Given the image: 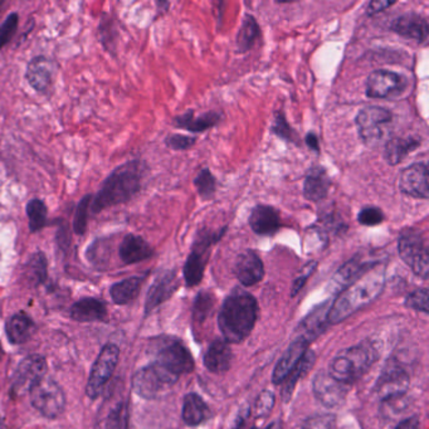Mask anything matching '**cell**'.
I'll use <instances>...</instances> for the list:
<instances>
[{"mask_svg":"<svg viewBox=\"0 0 429 429\" xmlns=\"http://www.w3.org/2000/svg\"><path fill=\"white\" fill-rule=\"evenodd\" d=\"M145 170V164L140 160H131L112 170L96 195L92 196L90 205L92 214L130 202L141 189Z\"/></svg>","mask_w":429,"mask_h":429,"instance_id":"obj_1","label":"cell"},{"mask_svg":"<svg viewBox=\"0 0 429 429\" xmlns=\"http://www.w3.org/2000/svg\"><path fill=\"white\" fill-rule=\"evenodd\" d=\"M385 286V268L373 267L360 279L351 283L338 295V299L330 306L327 322L338 324L350 318L352 313L371 304L383 292Z\"/></svg>","mask_w":429,"mask_h":429,"instance_id":"obj_2","label":"cell"},{"mask_svg":"<svg viewBox=\"0 0 429 429\" xmlns=\"http://www.w3.org/2000/svg\"><path fill=\"white\" fill-rule=\"evenodd\" d=\"M258 316L257 301L251 293L235 288L224 299L218 315V325L224 341L240 343L254 330Z\"/></svg>","mask_w":429,"mask_h":429,"instance_id":"obj_3","label":"cell"},{"mask_svg":"<svg viewBox=\"0 0 429 429\" xmlns=\"http://www.w3.org/2000/svg\"><path fill=\"white\" fill-rule=\"evenodd\" d=\"M377 357V345L365 340L360 344L340 351L329 365V374L338 382L350 385L370 369Z\"/></svg>","mask_w":429,"mask_h":429,"instance_id":"obj_4","label":"cell"},{"mask_svg":"<svg viewBox=\"0 0 429 429\" xmlns=\"http://www.w3.org/2000/svg\"><path fill=\"white\" fill-rule=\"evenodd\" d=\"M227 227H223L219 231L202 229L196 233L193 249L184 265V280L188 287L199 285L204 276V270L207 265V254L212 246L218 243L221 237L226 234Z\"/></svg>","mask_w":429,"mask_h":429,"instance_id":"obj_5","label":"cell"},{"mask_svg":"<svg viewBox=\"0 0 429 429\" xmlns=\"http://www.w3.org/2000/svg\"><path fill=\"white\" fill-rule=\"evenodd\" d=\"M155 363L176 377L192 373L194 369V360L180 340L164 338L156 341L154 346Z\"/></svg>","mask_w":429,"mask_h":429,"instance_id":"obj_6","label":"cell"},{"mask_svg":"<svg viewBox=\"0 0 429 429\" xmlns=\"http://www.w3.org/2000/svg\"><path fill=\"white\" fill-rule=\"evenodd\" d=\"M398 254L414 274L423 280L428 279V247L421 232L416 229L403 231L398 238Z\"/></svg>","mask_w":429,"mask_h":429,"instance_id":"obj_7","label":"cell"},{"mask_svg":"<svg viewBox=\"0 0 429 429\" xmlns=\"http://www.w3.org/2000/svg\"><path fill=\"white\" fill-rule=\"evenodd\" d=\"M179 377L153 363L137 371L132 377V389L143 399L162 397L178 382Z\"/></svg>","mask_w":429,"mask_h":429,"instance_id":"obj_8","label":"cell"},{"mask_svg":"<svg viewBox=\"0 0 429 429\" xmlns=\"http://www.w3.org/2000/svg\"><path fill=\"white\" fill-rule=\"evenodd\" d=\"M393 123V114L380 106H368L359 111L355 125L360 139L368 146H374L383 140L387 127Z\"/></svg>","mask_w":429,"mask_h":429,"instance_id":"obj_9","label":"cell"},{"mask_svg":"<svg viewBox=\"0 0 429 429\" xmlns=\"http://www.w3.org/2000/svg\"><path fill=\"white\" fill-rule=\"evenodd\" d=\"M31 402L40 414L54 419L58 418L65 407V396L62 388L49 377H43L33 387Z\"/></svg>","mask_w":429,"mask_h":429,"instance_id":"obj_10","label":"cell"},{"mask_svg":"<svg viewBox=\"0 0 429 429\" xmlns=\"http://www.w3.org/2000/svg\"><path fill=\"white\" fill-rule=\"evenodd\" d=\"M118 357L120 349L115 344L106 345L98 354L87 383V396L91 399H96L102 393L104 385L109 383L116 368Z\"/></svg>","mask_w":429,"mask_h":429,"instance_id":"obj_11","label":"cell"},{"mask_svg":"<svg viewBox=\"0 0 429 429\" xmlns=\"http://www.w3.org/2000/svg\"><path fill=\"white\" fill-rule=\"evenodd\" d=\"M47 371L46 359L40 355H29L20 361L12 377V393L24 396L33 387L45 377Z\"/></svg>","mask_w":429,"mask_h":429,"instance_id":"obj_12","label":"cell"},{"mask_svg":"<svg viewBox=\"0 0 429 429\" xmlns=\"http://www.w3.org/2000/svg\"><path fill=\"white\" fill-rule=\"evenodd\" d=\"M410 379L408 371L399 364L387 365L383 373L377 377L374 390L379 398L388 400L391 398L402 397L410 388Z\"/></svg>","mask_w":429,"mask_h":429,"instance_id":"obj_13","label":"cell"},{"mask_svg":"<svg viewBox=\"0 0 429 429\" xmlns=\"http://www.w3.org/2000/svg\"><path fill=\"white\" fill-rule=\"evenodd\" d=\"M407 87V79L397 72L377 70L371 72L365 84V95L369 98H388Z\"/></svg>","mask_w":429,"mask_h":429,"instance_id":"obj_14","label":"cell"},{"mask_svg":"<svg viewBox=\"0 0 429 429\" xmlns=\"http://www.w3.org/2000/svg\"><path fill=\"white\" fill-rule=\"evenodd\" d=\"M428 164L414 163L400 173L398 188L404 195L416 199H428Z\"/></svg>","mask_w":429,"mask_h":429,"instance_id":"obj_15","label":"cell"},{"mask_svg":"<svg viewBox=\"0 0 429 429\" xmlns=\"http://www.w3.org/2000/svg\"><path fill=\"white\" fill-rule=\"evenodd\" d=\"M313 394L320 403L327 408H335L344 403L349 385L341 383L329 374V371H320L313 379Z\"/></svg>","mask_w":429,"mask_h":429,"instance_id":"obj_16","label":"cell"},{"mask_svg":"<svg viewBox=\"0 0 429 429\" xmlns=\"http://www.w3.org/2000/svg\"><path fill=\"white\" fill-rule=\"evenodd\" d=\"M375 266H377V262H373V263L364 262L363 257L360 254H357L350 260H348L344 266L334 274V277L329 283V291L332 295H340L345 288H348L351 283H354L364 273L370 271L371 268Z\"/></svg>","mask_w":429,"mask_h":429,"instance_id":"obj_17","label":"cell"},{"mask_svg":"<svg viewBox=\"0 0 429 429\" xmlns=\"http://www.w3.org/2000/svg\"><path fill=\"white\" fill-rule=\"evenodd\" d=\"M129 410L124 397H110L98 413L93 429H127Z\"/></svg>","mask_w":429,"mask_h":429,"instance_id":"obj_18","label":"cell"},{"mask_svg":"<svg viewBox=\"0 0 429 429\" xmlns=\"http://www.w3.org/2000/svg\"><path fill=\"white\" fill-rule=\"evenodd\" d=\"M26 81L34 91L47 95L52 90L54 67L51 59L45 56H37L26 65Z\"/></svg>","mask_w":429,"mask_h":429,"instance_id":"obj_19","label":"cell"},{"mask_svg":"<svg viewBox=\"0 0 429 429\" xmlns=\"http://www.w3.org/2000/svg\"><path fill=\"white\" fill-rule=\"evenodd\" d=\"M234 272L243 286H254L263 279L265 266L260 256L254 251L248 249L238 256L235 260Z\"/></svg>","mask_w":429,"mask_h":429,"instance_id":"obj_20","label":"cell"},{"mask_svg":"<svg viewBox=\"0 0 429 429\" xmlns=\"http://www.w3.org/2000/svg\"><path fill=\"white\" fill-rule=\"evenodd\" d=\"M390 29L404 38L424 43L428 39V20L421 14L405 13L391 22Z\"/></svg>","mask_w":429,"mask_h":429,"instance_id":"obj_21","label":"cell"},{"mask_svg":"<svg viewBox=\"0 0 429 429\" xmlns=\"http://www.w3.org/2000/svg\"><path fill=\"white\" fill-rule=\"evenodd\" d=\"M179 287V282L176 280V274L174 271H165L159 274L154 281V283L150 287L146 302H145V312L155 310L157 306L164 304L166 299H169Z\"/></svg>","mask_w":429,"mask_h":429,"instance_id":"obj_22","label":"cell"},{"mask_svg":"<svg viewBox=\"0 0 429 429\" xmlns=\"http://www.w3.org/2000/svg\"><path fill=\"white\" fill-rule=\"evenodd\" d=\"M249 226L254 233L258 235H274L281 227L280 213L271 205L258 204L251 212Z\"/></svg>","mask_w":429,"mask_h":429,"instance_id":"obj_23","label":"cell"},{"mask_svg":"<svg viewBox=\"0 0 429 429\" xmlns=\"http://www.w3.org/2000/svg\"><path fill=\"white\" fill-rule=\"evenodd\" d=\"M332 179L325 168L315 165L307 171L304 182V195L310 202H321L327 198Z\"/></svg>","mask_w":429,"mask_h":429,"instance_id":"obj_24","label":"cell"},{"mask_svg":"<svg viewBox=\"0 0 429 429\" xmlns=\"http://www.w3.org/2000/svg\"><path fill=\"white\" fill-rule=\"evenodd\" d=\"M120 258L125 265H134L154 256V248L143 237L136 234H126L118 248Z\"/></svg>","mask_w":429,"mask_h":429,"instance_id":"obj_25","label":"cell"},{"mask_svg":"<svg viewBox=\"0 0 429 429\" xmlns=\"http://www.w3.org/2000/svg\"><path fill=\"white\" fill-rule=\"evenodd\" d=\"M221 115L217 111H209L202 115L195 116L194 111L189 110L174 118L173 124L178 129L187 130L194 134H202L204 131L214 127L215 125L219 124Z\"/></svg>","mask_w":429,"mask_h":429,"instance_id":"obj_26","label":"cell"},{"mask_svg":"<svg viewBox=\"0 0 429 429\" xmlns=\"http://www.w3.org/2000/svg\"><path fill=\"white\" fill-rule=\"evenodd\" d=\"M309 344L310 343L306 341L305 338H297L292 344L288 346V349L285 351V354L282 355V358L280 359V361L277 363L273 370V383L280 384L286 379L287 375L299 363V359L304 357Z\"/></svg>","mask_w":429,"mask_h":429,"instance_id":"obj_27","label":"cell"},{"mask_svg":"<svg viewBox=\"0 0 429 429\" xmlns=\"http://www.w3.org/2000/svg\"><path fill=\"white\" fill-rule=\"evenodd\" d=\"M422 143V139L418 136L391 137L384 148V159L385 162L396 166L402 163L410 153L418 149Z\"/></svg>","mask_w":429,"mask_h":429,"instance_id":"obj_28","label":"cell"},{"mask_svg":"<svg viewBox=\"0 0 429 429\" xmlns=\"http://www.w3.org/2000/svg\"><path fill=\"white\" fill-rule=\"evenodd\" d=\"M233 354L227 341L215 340L209 345L208 350L204 355V365L209 371L221 374L229 369L232 364Z\"/></svg>","mask_w":429,"mask_h":429,"instance_id":"obj_29","label":"cell"},{"mask_svg":"<svg viewBox=\"0 0 429 429\" xmlns=\"http://www.w3.org/2000/svg\"><path fill=\"white\" fill-rule=\"evenodd\" d=\"M36 330L37 327L33 320L23 312L10 316L6 325L8 338L12 344L15 345L26 343L34 335Z\"/></svg>","mask_w":429,"mask_h":429,"instance_id":"obj_30","label":"cell"},{"mask_svg":"<svg viewBox=\"0 0 429 429\" xmlns=\"http://www.w3.org/2000/svg\"><path fill=\"white\" fill-rule=\"evenodd\" d=\"M107 315V310L102 301L92 297L79 299L72 306L71 318L79 322L102 321Z\"/></svg>","mask_w":429,"mask_h":429,"instance_id":"obj_31","label":"cell"},{"mask_svg":"<svg viewBox=\"0 0 429 429\" xmlns=\"http://www.w3.org/2000/svg\"><path fill=\"white\" fill-rule=\"evenodd\" d=\"M210 416L209 407L198 394L190 393L184 399L182 405V419L190 427L199 426L205 422Z\"/></svg>","mask_w":429,"mask_h":429,"instance_id":"obj_32","label":"cell"},{"mask_svg":"<svg viewBox=\"0 0 429 429\" xmlns=\"http://www.w3.org/2000/svg\"><path fill=\"white\" fill-rule=\"evenodd\" d=\"M329 310H330V306L327 307V304H324V305L319 306L318 309H315L299 326V338H305L306 341L310 343L312 338L320 335L321 332L325 329Z\"/></svg>","mask_w":429,"mask_h":429,"instance_id":"obj_33","label":"cell"},{"mask_svg":"<svg viewBox=\"0 0 429 429\" xmlns=\"http://www.w3.org/2000/svg\"><path fill=\"white\" fill-rule=\"evenodd\" d=\"M143 277L135 276L120 281L112 285L110 290L111 299L116 305H127L136 299L143 286Z\"/></svg>","mask_w":429,"mask_h":429,"instance_id":"obj_34","label":"cell"},{"mask_svg":"<svg viewBox=\"0 0 429 429\" xmlns=\"http://www.w3.org/2000/svg\"><path fill=\"white\" fill-rule=\"evenodd\" d=\"M315 360H316L315 352L310 350L306 351L304 357L299 359L297 365L293 368L291 373L287 375L286 379L282 382V383H285L283 384V389H282V397H283L285 402L290 400L296 384H297L301 377L306 375L307 371H310V369L315 364Z\"/></svg>","mask_w":429,"mask_h":429,"instance_id":"obj_35","label":"cell"},{"mask_svg":"<svg viewBox=\"0 0 429 429\" xmlns=\"http://www.w3.org/2000/svg\"><path fill=\"white\" fill-rule=\"evenodd\" d=\"M260 34V26L252 15L247 14L243 20L241 29L237 36V49L240 53H246L254 47L256 39Z\"/></svg>","mask_w":429,"mask_h":429,"instance_id":"obj_36","label":"cell"},{"mask_svg":"<svg viewBox=\"0 0 429 429\" xmlns=\"http://www.w3.org/2000/svg\"><path fill=\"white\" fill-rule=\"evenodd\" d=\"M47 258L43 252L33 254L24 266V276L32 286H38L47 279Z\"/></svg>","mask_w":429,"mask_h":429,"instance_id":"obj_37","label":"cell"},{"mask_svg":"<svg viewBox=\"0 0 429 429\" xmlns=\"http://www.w3.org/2000/svg\"><path fill=\"white\" fill-rule=\"evenodd\" d=\"M26 212L29 221V231L32 233H37L46 227L48 210L46 203L42 199H31L26 204Z\"/></svg>","mask_w":429,"mask_h":429,"instance_id":"obj_38","label":"cell"},{"mask_svg":"<svg viewBox=\"0 0 429 429\" xmlns=\"http://www.w3.org/2000/svg\"><path fill=\"white\" fill-rule=\"evenodd\" d=\"M194 185L198 194L204 201L212 199L217 192V180L208 168L198 173V176H195Z\"/></svg>","mask_w":429,"mask_h":429,"instance_id":"obj_39","label":"cell"},{"mask_svg":"<svg viewBox=\"0 0 429 429\" xmlns=\"http://www.w3.org/2000/svg\"><path fill=\"white\" fill-rule=\"evenodd\" d=\"M271 131H272V134H274L276 136L283 139V140H286L288 143H296V145L299 143V137L297 135V132L290 126L285 114L281 112V111H277L276 115H274Z\"/></svg>","mask_w":429,"mask_h":429,"instance_id":"obj_40","label":"cell"},{"mask_svg":"<svg viewBox=\"0 0 429 429\" xmlns=\"http://www.w3.org/2000/svg\"><path fill=\"white\" fill-rule=\"evenodd\" d=\"M92 196H93L92 194H86L78 203L76 213H75V219H73V226H72L73 232L77 235H84L86 233Z\"/></svg>","mask_w":429,"mask_h":429,"instance_id":"obj_41","label":"cell"},{"mask_svg":"<svg viewBox=\"0 0 429 429\" xmlns=\"http://www.w3.org/2000/svg\"><path fill=\"white\" fill-rule=\"evenodd\" d=\"M18 23H20L18 13H10L0 24V49L7 46L8 43L12 40L14 34L17 32Z\"/></svg>","mask_w":429,"mask_h":429,"instance_id":"obj_42","label":"cell"},{"mask_svg":"<svg viewBox=\"0 0 429 429\" xmlns=\"http://www.w3.org/2000/svg\"><path fill=\"white\" fill-rule=\"evenodd\" d=\"M429 293L427 288H419L414 292L410 293L405 299V306L408 309H413L416 311L428 313L429 311Z\"/></svg>","mask_w":429,"mask_h":429,"instance_id":"obj_43","label":"cell"},{"mask_svg":"<svg viewBox=\"0 0 429 429\" xmlns=\"http://www.w3.org/2000/svg\"><path fill=\"white\" fill-rule=\"evenodd\" d=\"M385 219L383 210L377 207H365L359 212L358 221L365 227H374L383 223Z\"/></svg>","mask_w":429,"mask_h":429,"instance_id":"obj_44","label":"cell"},{"mask_svg":"<svg viewBox=\"0 0 429 429\" xmlns=\"http://www.w3.org/2000/svg\"><path fill=\"white\" fill-rule=\"evenodd\" d=\"M214 305V299L209 292L199 293L196 296L194 304V316L198 321H203L209 315V312L212 311Z\"/></svg>","mask_w":429,"mask_h":429,"instance_id":"obj_45","label":"cell"},{"mask_svg":"<svg viewBox=\"0 0 429 429\" xmlns=\"http://www.w3.org/2000/svg\"><path fill=\"white\" fill-rule=\"evenodd\" d=\"M166 146L171 150L176 151H184L193 148L196 143V139L188 135H182V134H171L169 136L165 139Z\"/></svg>","mask_w":429,"mask_h":429,"instance_id":"obj_46","label":"cell"},{"mask_svg":"<svg viewBox=\"0 0 429 429\" xmlns=\"http://www.w3.org/2000/svg\"><path fill=\"white\" fill-rule=\"evenodd\" d=\"M334 426H335V416L318 414L306 419L304 429H332Z\"/></svg>","mask_w":429,"mask_h":429,"instance_id":"obj_47","label":"cell"},{"mask_svg":"<svg viewBox=\"0 0 429 429\" xmlns=\"http://www.w3.org/2000/svg\"><path fill=\"white\" fill-rule=\"evenodd\" d=\"M273 405H274V394L270 390H263L258 396L257 403H256L257 416L260 418L268 416L272 410Z\"/></svg>","mask_w":429,"mask_h":429,"instance_id":"obj_48","label":"cell"},{"mask_svg":"<svg viewBox=\"0 0 429 429\" xmlns=\"http://www.w3.org/2000/svg\"><path fill=\"white\" fill-rule=\"evenodd\" d=\"M316 267H318V262L311 260V262L306 263L305 267L299 271V276L293 281L292 291H291L292 297H295L302 290V287L305 286L306 281L309 280V277L316 270Z\"/></svg>","mask_w":429,"mask_h":429,"instance_id":"obj_49","label":"cell"},{"mask_svg":"<svg viewBox=\"0 0 429 429\" xmlns=\"http://www.w3.org/2000/svg\"><path fill=\"white\" fill-rule=\"evenodd\" d=\"M396 4V1H387V0H373L368 6L366 14L368 15H375L377 13H382L384 10H387L388 8L393 7Z\"/></svg>","mask_w":429,"mask_h":429,"instance_id":"obj_50","label":"cell"},{"mask_svg":"<svg viewBox=\"0 0 429 429\" xmlns=\"http://www.w3.org/2000/svg\"><path fill=\"white\" fill-rule=\"evenodd\" d=\"M306 143H307V146L310 148V149L313 150L315 153H320V143H319V137L318 135L315 134V132H309L305 137Z\"/></svg>","mask_w":429,"mask_h":429,"instance_id":"obj_51","label":"cell"},{"mask_svg":"<svg viewBox=\"0 0 429 429\" xmlns=\"http://www.w3.org/2000/svg\"><path fill=\"white\" fill-rule=\"evenodd\" d=\"M396 429H421V423L416 416H413V418H408L403 422L399 423Z\"/></svg>","mask_w":429,"mask_h":429,"instance_id":"obj_52","label":"cell"},{"mask_svg":"<svg viewBox=\"0 0 429 429\" xmlns=\"http://www.w3.org/2000/svg\"><path fill=\"white\" fill-rule=\"evenodd\" d=\"M266 429H281V422L274 421V422L271 423Z\"/></svg>","mask_w":429,"mask_h":429,"instance_id":"obj_53","label":"cell"},{"mask_svg":"<svg viewBox=\"0 0 429 429\" xmlns=\"http://www.w3.org/2000/svg\"><path fill=\"white\" fill-rule=\"evenodd\" d=\"M4 427V424H3V418H1V414H0V429H3Z\"/></svg>","mask_w":429,"mask_h":429,"instance_id":"obj_54","label":"cell"},{"mask_svg":"<svg viewBox=\"0 0 429 429\" xmlns=\"http://www.w3.org/2000/svg\"><path fill=\"white\" fill-rule=\"evenodd\" d=\"M1 355H3V348H1V344H0V359H1Z\"/></svg>","mask_w":429,"mask_h":429,"instance_id":"obj_55","label":"cell"},{"mask_svg":"<svg viewBox=\"0 0 429 429\" xmlns=\"http://www.w3.org/2000/svg\"><path fill=\"white\" fill-rule=\"evenodd\" d=\"M251 429H257V428H256V427H252V428H251Z\"/></svg>","mask_w":429,"mask_h":429,"instance_id":"obj_56","label":"cell"}]
</instances>
